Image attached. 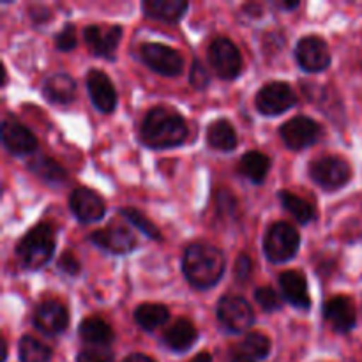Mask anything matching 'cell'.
<instances>
[{
	"instance_id": "36",
	"label": "cell",
	"mask_w": 362,
	"mask_h": 362,
	"mask_svg": "<svg viewBox=\"0 0 362 362\" xmlns=\"http://www.w3.org/2000/svg\"><path fill=\"white\" fill-rule=\"evenodd\" d=\"M251 272H253V260L247 255H239L235 262V279L244 283L250 279Z\"/></svg>"
},
{
	"instance_id": "17",
	"label": "cell",
	"mask_w": 362,
	"mask_h": 362,
	"mask_svg": "<svg viewBox=\"0 0 362 362\" xmlns=\"http://www.w3.org/2000/svg\"><path fill=\"white\" fill-rule=\"evenodd\" d=\"M324 318L336 332H349L356 327V306L346 296H334L322 308Z\"/></svg>"
},
{
	"instance_id": "42",
	"label": "cell",
	"mask_w": 362,
	"mask_h": 362,
	"mask_svg": "<svg viewBox=\"0 0 362 362\" xmlns=\"http://www.w3.org/2000/svg\"><path fill=\"white\" fill-rule=\"evenodd\" d=\"M233 362H253V361H250V359H244V357H239V359H235Z\"/></svg>"
},
{
	"instance_id": "39",
	"label": "cell",
	"mask_w": 362,
	"mask_h": 362,
	"mask_svg": "<svg viewBox=\"0 0 362 362\" xmlns=\"http://www.w3.org/2000/svg\"><path fill=\"white\" fill-rule=\"evenodd\" d=\"M124 362H156L154 359H151L148 356H144V354H131Z\"/></svg>"
},
{
	"instance_id": "18",
	"label": "cell",
	"mask_w": 362,
	"mask_h": 362,
	"mask_svg": "<svg viewBox=\"0 0 362 362\" xmlns=\"http://www.w3.org/2000/svg\"><path fill=\"white\" fill-rule=\"evenodd\" d=\"M87 90L95 108L103 113H112L117 108V92L112 80L103 71L90 69L87 74Z\"/></svg>"
},
{
	"instance_id": "21",
	"label": "cell",
	"mask_w": 362,
	"mask_h": 362,
	"mask_svg": "<svg viewBox=\"0 0 362 362\" xmlns=\"http://www.w3.org/2000/svg\"><path fill=\"white\" fill-rule=\"evenodd\" d=\"M163 339H165V345L173 352H186L197 343L198 332L187 318H179L166 329Z\"/></svg>"
},
{
	"instance_id": "24",
	"label": "cell",
	"mask_w": 362,
	"mask_h": 362,
	"mask_svg": "<svg viewBox=\"0 0 362 362\" xmlns=\"http://www.w3.org/2000/svg\"><path fill=\"white\" fill-rule=\"evenodd\" d=\"M271 168V159L260 151H250L239 163V172L253 184H262Z\"/></svg>"
},
{
	"instance_id": "33",
	"label": "cell",
	"mask_w": 362,
	"mask_h": 362,
	"mask_svg": "<svg viewBox=\"0 0 362 362\" xmlns=\"http://www.w3.org/2000/svg\"><path fill=\"white\" fill-rule=\"evenodd\" d=\"M55 46L60 52H71L76 46V32L73 25H66L59 34L55 35Z\"/></svg>"
},
{
	"instance_id": "27",
	"label": "cell",
	"mask_w": 362,
	"mask_h": 362,
	"mask_svg": "<svg viewBox=\"0 0 362 362\" xmlns=\"http://www.w3.org/2000/svg\"><path fill=\"white\" fill-rule=\"evenodd\" d=\"M134 320L145 331H156V329L161 327V325H165L170 320V311L163 304L145 303L136 308Z\"/></svg>"
},
{
	"instance_id": "7",
	"label": "cell",
	"mask_w": 362,
	"mask_h": 362,
	"mask_svg": "<svg viewBox=\"0 0 362 362\" xmlns=\"http://www.w3.org/2000/svg\"><path fill=\"white\" fill-rule=\"evenodd\" d=\"M297 103L296 94H293L292 87L285 81H271L265 83L264 87L258 90L257 98H255V105H257L258 112L262 115H281L286 110L293 108Z\"/></svg>"
},
{
	"instance_id": "25",
	"label": "cell",
	"mask_w": 362,
	"mask_h": 362,
	"mask_svg": "<svg viewBox=\"0 0 362 362\" xmlns=\"http://www.w3.org/2000/svg\"><path fill=\"white\" fill-rule=\"evenodd\" d=\"M207 144L221 152H230L237 147V133L228 120H216L207 129Z\"/></svg>"
},
{
	"instance_id": "5",
	"label": "cell",
	"mask_w": 362,
	"mask_h": 362,
	"mask_svg": "<svg viewBox=\"0 0 362 362\" xmlns=\"http://www.w3.org/2000/svg\"><path fill=\"white\" fill-rule=\"evenodd\" d=\"M310 177L322 189L336 191L346 186L352 177V170L345 159L338 158V156H324L311 163Z\"/></svg>"
},
{
	"instance_id": "1",
	"label": "cell",
	"mask_w": 362,
	"mask_h": 362,
	"mask_svg": "<svg viewBox=\"0 0 362 362\" xmlns=\"http://www.w3.org/2000/svg\"><path fill=\"white\" fill-rule=\"evenodd\" d=\"M182 272L187 283L194 288H212L225 272L223 251L209 243L189 244L184 251Z\"/></svg>"
},
{
	"instance_id": "31",
	"label": "cell",
	"mask_w": 362,
	"mask_h": 362,
	"mask_svg": "<svg viewBox=\"0 0 362 362\" xmlns=\"http://www.w3.org/2000/svg\"><path fill=\"white\" fill-rule=\"evenodd\" d=\"M120 212H122L124 218L129 219V221L133 223L134 226H138V228H140L147 237H151V239H158V240L161 239V233L158 232V228H156V226L152 225V223L148 221L141 212L134 211V209H122Z\"/></svg>"
},
{
	"instance_id": "41",
	"label": "cell",
	"mask_w": 362,
	"mask_h": 362,
	"mask_svg": "<svg viewBox=\"0 0 362 362\" xmlns=\"http://www.w3.org/2000/svg\"><path fill=\"white\" fill-rule=\"evenodd\" d=\"M189 362H212V357L209 356L207 352H202V354H198L194 359H191Z\"/></svg>"
},
{
	"instance_id": "3",
	"label": "cell",
	"mask_w": 362,
	"mask_h": 362,
	"mask_svg": "<svg viewBox=\"0 0 362 362\" xmlns=\"http://www.w3.org/2000/svg\"><path fill=\"white\" fill-rule=\"evenodd\" d=\"M53 253H55V232L48 223L34 226L16 246V255L21 265L30 271L48 264Z\"/></svg>"
},
{
	"instance_id": "29",
	"label": "cell",
	"mask_w": 362,
	"mask_h": 362,
	"mask_svg": "<svg viewBox=\"0 0 362 362\" xmlns=\"http://www.w3.org/2000/svg\"><path fill=\"white\" fill-rule=\"evenodd\" d=\"M18 356L20 362H49L52 350L32 336H23L18 343Z\"/></svg>"
},
{
	"instance_id": "8",
	"label": "cell",
	"mask_w": 362,
	"mask_h": 362,
	"mask_svg": "<svg viewBox=\"0 0 362 362\" xmlns=\"http://www.w3.org/2000/svg\"><path fill=\"white\" fill-rule=\"evenodd\" d=\"M279 136H281L283 144L288 148H292V151H303V148L311 147V145H315L320 140L322 127L317 120L299 115L286 120L279 127Z\"/></svg>"
},
{
	"instance_id": "19",
	"label": "cell",
	"mask_w": 362,
	"mask_h": 362,
	"mask_svg": "<svg viewBox=\"0 0 362 362\" xmlns=\"http://www.w3.org/2000/svg\"><path fill=\"white\" fill-rule=\"evenodd\" d=\"M279 286L286 303L299 310H310L311 297L308 292L306 276L299 271H286L279 276Z\"/></svg>"
},
{
	"instance_id": "23",
	"label": "cell",
	"mask_w": 362,
	"mask_h": 362,
	"mask_svg": "<svg viewBox=\"0 0 362 362\" xmlns=\"http://www.w3.org/2000/svg\"><path fill=\"white\" fill-rule=\"evenodd\" d=\"M78 334L85 343L94 346H106L112 343L113 331L103 318L99 317H88L78 327Z\"/></svg>"
},
{
	"instance_id": "4",
	"label": "cell",
	"mask_w": 362,
	"mask_h": 362,
	"mask_svg": "<svg viewBox=\"0 0 362 362\" xmlns=\"http://www.w3.org/2000/svg\"><path fill=\"white\" fill-rule=\"evenodd\" d=\"M300 246V235L292 225L278 221L267 230L264 240V253L272 264L292 260Z\"/></svg>"
},
{
	"instance_id": "22",
	"label": "cell",
	"mask_w": 362,
	"mask_h": 362,
	"mask_svg": "<svg viewBox=\"0 0 362 362\" xmlns=\"http://www.w3.org/2000/svg\"><path fill=\"white\" fill-rule=\"evenodd\" d=\"M144 11L148 18H156L166 23H175L187 11V2L184 0H145Z\"/></svg>"
},
{
	"instance_id": "2",
	"label": "cell",
	"mask_w": 362,
	"mask_h": 362,
	"mask_svg": "<svg viewBox=\"0 0 362 362\" xmlns=\"http://www.w3.org/2000/svg\"><path fill=\"white\" fill-rule=\"evenodd\" d=\"M187 136V126L182 117L173 110L152 108L145 115L140 127V138L151 148H172L184 144Z\"/></svg>"
},
{
	"instance_id": "11",
	"label": "cell",
	"mask_w": 362,
	"mask_h": 362,
	"mask_svg": "<svg viewBox=\"0 0 362 362\" xmlns=\"http://www.w3.org/2000/svg\"><path fill=\"white\" fill-rule=\"evenodd\" d=\"M296 59L308 73H320L331 64V53L324 39L318 35H306L297 42Z\"/></svg>"
},
{
	"instance_id": "14",
	"label": "cell",
	"mask_w": 362,
	"mask_h": 362,
	"mask_svg": "<svg viewBox=\"0 0 362 362\" xmlns=\"http://www.w3.org/2000/svg\"><path fill=\"white\" fill-rule=\"evenodd\" d=\"M90 240L103 251L113 255H126L136 247V239L126 226L110 225L103 230H95L90 233Z\"/></svg>"
},
{
	"instance_id": "15",
	"label": "cell",
	"mask_w": 362,
	"mask_h": 362,
	"mask_svg": "<svg viewBox=\"0 0 362 362\" xmlns=\"http://www.w3.org/2000/svg\"><path fill=\"white\" fill-rule=\"evenodd\" d=\"M69 209L78 221L95 223L103 219L106 205L98 193L87 187H76L69 197Z\"/></svg>"
},
{
	"instance_id": "9",
	"label": "cell",
	"mask_w": 362,
	"mask_h": 362,
	"mask_svg": "<svg viewBox=\"0 0 362 362\" xmlns=\"http://www.w3.org/2000/svg\"><path fill=\"white\" fill-rule=\"evenodd\" d=\"M218 320L232 332H244L253 325L255 315L250 303L239 296H225L218 303Z\"/></svg>"
},
{
	"instance_id": "12",
	"label": "cell",
	"mask_w": 362,
	"mask_h": 362,
	"mask_svg": "<svg viewBox=\"0 0 362 362\" xmlns=\"http://www.w3.org/2000/svg\"><path fill=\"white\" fill-rule=\"evenodd\" d=\"M83 39L94 55L113 59L122 39V28L119 25H88L83 30Z\"/></svg>"
},
{
	"instance_id": "40",
	"label": "cell",
	"mask_w": 362,
	"mask_h": 362,
	"mask_svg": "<svg viewBox=\"0 0 362 362\" xmlns=\"http://www.w3.org/2000/svg\"><path fill=\"white\" fill-rule=\"evenodd\" d=\"M274 6L278 7V9H283V11H292V9H297L299 7V2H274Z\"/></svg>"
},
{
	"instance_id": "32",
	"label": "cell",
	"mask_w": 362,
	"mask_h": 362,
	"mask_svg": "<svg viewBox=\"0 0 362 362\" xmlns=\"http://www.w3.org/2000/svg\"><path fill=\"white\" fill-rule=\"evenodd\" d=\"M255 299L260 304V308L267 313H274L281 308V297L271 288V286H262V288H257L255 292Z\"/></svg>"
},
{
	"instance_id": "6",
	"label": "cell",
	"mask_w": 362,
	"mask_h": 362,
	"mask_svg": "<svg viewBox=\"0 0 362 362\" xmlns=\"http://www.w3.org/2000/svg\"><path fill=\"white\" fill-rule=\"evenodd\" d=\"M209 62L223 80H233L243 71V55L226 37H216L209 46Z\"/></svg>"
},
{
	"instance_id": "37",
	"label": "cell",
	"mask_w": 362,
	"mask_h": 362,
	"mask_svg": "<svg viewBox=\"0 0 362 362\" xmlns=\"http://www.w3.org/2000/svg\"><path fill=\"white\" fill-rule=\"evenodd\" d=\"M59 267H60V271L66 272V274L76 276L78 272H80V262H78V258L74 257L73 253H69V251H64L59 258Z\"/></svg>"
},
{
	"instance_id": "13",
	"label": "cell",
	"mask_w": 362,
	"mask_h": 362,
	"mask_svg": "<svg viewBox=\"0 0 362 362\" xmlns=\"http://www.w3.org/2000/svg\"><path fill=\"white\" fill-rule=\"evenodd\" d=\"M32 322H34V327L42 334L57 336L66 331L69 324V313L60 300L48 299L35 308Z\"/></svg>"
},
{
	"instance_id": "34",
	"label": "cell",
	"mask_w": 362,
	"mask_h": 362,
	"mask_svg": "<svg viewBox=\"0 0 362 362\" xmlns=\"http://www.w3.org/2000/svg\"><path fill=\"white\" fill-rule=\"evenodd\" d=\"M76 362H113V357L108 350L94 346V349L81 350V352L78 354Z\"/></svg>"
},
{
	"instance_id": "10",
	"label": "cell",
	"mask_w": 362,
	"mask_h": 362,
	"mask_svg": "<svg viewBox=\"0 0 362 362\" xmlns=\"http://www.w3.org/2000/svg\"><path fill=\"white\" fill-rule=\"evenodd\" d=\"M141 60L151 67L152 71L165 76H177L184 67V59L172 46L161 45V42H145L140 49Z\"/></svg>"
},
{
	"instance_id": "30",
	"label": "cell",
	"mask_w": 362,
	"mask_h": 362,
	"mask_svg": "<svg viewBox=\"0 0 362 362\" xmlns=\"http://www.w3.org/2000/svg\"><path fill=\"white\" fill-rule=\"evenodd\" d=\"M269 352H271V339L262 332H250L240 343V354H243L244 359H265Z\"/></svg>"
},
{
	"instance_id": "16",
	"label": "cell",
	"mask_w": 362,
	"mask_h": 362,
	"mask_svg": "<svg viewBox=\"0 0 362 362\" xmlns=\"http://www.w3.org/2000/svg\"><path fill=\"white\" fill-rule=\"evenodd\" d=\"M2 141L13 156H30L37 148V140L28 127L6 117L2 122Z\"/></svg>"
},
{
	"instance_id": "35",
	"label": "cell",
	"mask_w": 362,
	"mask_h": 362,
	"mask_svg": "<svg viewBox=\"0 0 362 362\" xmlns=\"http://www.w3.org/2000/svg\"><path fill=\"white\" fill-rule=\"evenodd\" d=\"M189 80H191V85H193L194 88H205L209 85V81H211V74H209V71L205 69L204 64L198 62V60H194L193 67H191Z\"/></svg>"
},
{
	"instance_id": "38",
	"label": "cell",
	"mask_w": 362,
	"mask_h": 362,
	"mask_svg": "<svg viewBox=\"0 0 362 362\" xmlns=\"http://www.w3.org/2000/svg\"><path fill=\"white\" fill-rule=\"evenodd\" d=\"M28 14H30V18L34 20V23L37 25L46 23V21L52 18V13H49L45 6H32L30 9H28Z\"/></svg>"
},
{
	"instance_id": "26",
	"label": "cell",
	"mask_w": 362,
	"mask_h": 362,
	"mask_svg": "<svg viewBox=\"0 0 362 362\" xmlns=\"http://www.w3.org/2000/svg\"><path fill=\"white\" fill-rule=\"evenodd\" d=\"M28 170L32 173L42 179L45 182L52 184V186H57V184L66 182L67 173L62 166L57 161H53L48 156H34V158L28 161Z\"/></svg>"
},
{
	"instance_id": "20",
	"label": "cell",
	"mask_w": 362,
	"mask_h": 362,
	"mask_svg": "<svg viewBox=\"0 0 362 362\" xmlns=\"http://www.w3.org/2000/svg\"><path fill=\"white\" fill-rule=\"evenodd\" d=\"M42 94L53 105H67L76 95V83L67 73L49 74L42 81Z\"/></svg>"
},
{
	"instance_id": "28",
	"label": "cell",
	"mask_w": 362,
	"mask_h": 362,
	"mask_svg": "<svg viewBox=\"0 0 362 362\" xmlns=\"http://www.w3.org/2000/svg\"><path fill=\"white\" fill-rule=\"evenodd\" d=\"M278 197L283 207H285L300 225H306V223H310L311 219L315 218V209L311 207L310 202H306L304 198L297 197V194L290 193V191H279Z\"/></svg>"
}]
</instances>
